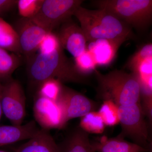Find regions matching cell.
<instances>
[{"label": "cell", "instance_id": "obj_1", "mask_svg": "<svg viewBox=\"0 0 152 152\" xmlns=\"http://www.w3.org/2000/svg\"><path fill=\"white\" fill-rule=\"evenodd\" d=\"M27 62L30 81L38 88L42 82L50 79H56L62 83H88L86 75L79 72L62 48L50 53H37Z\"/></svg>", "mask_w": 152, "mask_h": 152}, {"label": "cell", "instance_id": "obj_2", "mask_svg": "<svg viewBox=\"0 0 152 152\" xmlns=\"http://www.w3.org/2000/svg\"><path fill=\"white\" fill-rule=\"evenodd\" d=\"M74 16L80 22L87 42L98 40L126 41L133 37L132 28L102 9L79 7Z\"/></svg>", "mask_w": 152, "mask_h": 152}, {"label": "cell", "instance_id": "obj_3", "mask_svg": "<svg viewBox=\"0 0 152 152\" xmlns=\"http://www.w3.org/2000/svg\"><path fill=\"white\" fill-rule=\"evenodd\" d=\"M100 97L111 101L118 106L140 103L141 90L136 76L123 70H115L105 75L97 71Z\"/></svg>", "mask_w": 152, "mask_h": 152}, {"label": "cell", "instance_id": "obj_4", "mask_svg": "<svg viewBox=\"0 0 152 152\" xmlns=\"http://www.w3.org/2000/svg\"><path fill=\"white\" fill-rule=\"evenodd\" d=\"M93 3L98 9L138 31H144L151 23V0H98Z\"/></svg>", "mask_w": 152, "mask_h": 152}, {"label": "cell", "instance_id": "obj_5", "mask_svg": "<svg viewBox=\"0 0 152 152\" xmlns=\"http://www.w3.org/2000/svg\"><path fill=\"white\" fill-rule=\"evenodd\" d=\"M118 109L121 132L118 137L129 138L134 143L151 152L148 127L140 103L118 106Z\"/></svg>", "mask_w": 152, "mask_h": 152}, {"label": "cell", "instance_id": "obj_6", "mask_svg": "<svg viewBox=\"0 0 152 152\" xmlns=\"http://www.w3.org/2000/svg\"><path fill=\"white\" fill-rule=\"evenodd\" d=\"M82 0H45L39 12L32 20L48 33L72 19L81 6Z\"/></svg>", "mask_w": 152, "mask_h": 152}, {"label": "cell", "instance_id": "obj_7", "mask_svg": "<svg viewBox=\"0 0 152 152\" xmlns=\"http://www.w3.org/2000/svg\"><path fill=\"white\" fill-rule=\"evenodd\" d=\"M26 99L20 83L10 80L4 85L1 106L4 114L14 126L22 125L26 115Z\"/></svg>", "mask_w": 152, "mask_h": 152}, {"label": "cell", "instance_id": "obj_8", "mask_svg": "<svg viewBox=\"0 0 152 152\" xmlns=\"http://www.w3.org/2000/svg\"><path fill=\"white\" fill-rule=\"evenodd\" d=\"M36 122L41 129H61L66 124L63 110L56 102L37 96L33 107Z\"/></svg>", "mask_w": 152, "mask_h": 152}, {"label": "cell", "instance_id": "obj_9", "mask_svg": "<svg viewBox=\"0 0 152 152\" xmlns=\"http://www.w3.org/2000/svg\"><path fill=\"white\" fill-rule=\"evenodd\" d=\"M56 102L63 110L66 123L82 118L96 107L95 104L84 95L63 86Z\"/></svg>", "mask_w": 152, "mask_h": 152}, {"label": "cell", "instance_id": "obj_10", "mask_svg": "<svg viewBox=\"0 0 152 152\" xmlns=\"http://www.w3.org/2000/svg\"><path fill=\"white\" fill-rule=\"evenodd\" d=\"M19 37L22 54L27 61L37 53L40 44L48 32L31 19L22 18L15 29Z\"/></svg>", "mask_w": 152, "mask_h": 152}, {"label": "cell", "instance_id": "obj_11", "mask_svg": "<svg viewBox=\"0 0 152 152\" xmlns=\"http://www.w3.org/2000/svg\"><path fill=\"white\" fill-rule=\"evenodd\" d=\"M57 36L61 47L69 52L74 58L87 50V40L81 28L72 20L61 25Z\"/></svg>", "mask_w": 152, "mask_h": 152}, {"label": "cell", "instance_id": "obj_12", "mask_svg": "<svg viewBox=\"0 0 152 152\" xmlns=\"http://www.w3.org/2000/svg\"><path fill=\"white\" fill-rule=\"evenodd\" d=\"M40 129L35 121L20 126H0V147L29 140Z\"/></svg>", "mask_w": 152, "mask_h": 152}, {"label": "cell", "instance_id": "obj_13", "mask_svg": "<svg viewBox=\"0 0 152 152\" xmlns=\"http://www.w3.org/2000/svg\"><path fill=\"white\" fill-rule=\"evenodd\" d=\"M16 152H61L49 130L40 129L35 135L17 149Z\"/></svg>", "mask_w": 152, "mask_h": 152}, {"label": "cell", "instance_id": "obj_14", "mask_svg": "<svg viewBox=\"0 0 152 152\" xmlns=\"http://www.w3.org/2000/svg\"><path fill=\"white\" fill-rule=\"evenodd\" d=\"M123 40L101 39L90 42L88 51L90 52L96 64L106 65L113 59L117 50Z\"/></svg>", "mask_w": 152, "mask_h": 152}, {"label": "cell", "instance_id": "obj_15", "mask_svg": "<svg viewBox=\"0 0 152 152\" xmlns=\"http://www.w3.org/2000/svg\"><path fill=\"white\" fill-rule=\"evenodd\" d=\"M91 142L96 152H151L137 144L118 137L108 139L103 137Z\"/></svg>", "mask_w": 152, "mask_h": 152}, {"label": "cell", "instance_id": "obj_16", "mask_svg": "<svg viewBox=\"0 0 152 152\" xmlns=\"http://www.w3.org/2000/svg\"><path fill=\"white\" fill-rule=\"evenodd\" d=\"M58 145L61 152H96L89 134L80 127L70 133Z\"/></svg>", "mask_w": 152, "mask_h": 152}, {"label": "cell", "instance_id": "obj_17", "mask_svg": "<svg viewBox=\"0 0 152 152\" xmlns=\"http://www.w3.org/2000/svg\"><path fill=\"white\" fill-rule=\"evenodd\" d=\"M0 48L18 56L22 54L16 31L1 17Z\"/></svg>", "mask_w": 152, "mask_h": 152}, {"label": "cell", "instance_id": "obj_18", "mask_svg": "<svg viewBox=\"0 0 152 152\" xmlns=\"http://www.w3.org/2000/svg\"><path fill=\"white\" fill-rule=\"evenodd\" d=\"M19 56L0 48V79H10L20 65Z\"/></svg>", "mask_w": 152, "mask_h": 152}, {"label": "cell", "instance_id": "obj_19", "mask_svg": "<svg viewBox=\"0 0 152 152\" xmlns=\"http://www.w3.org/2000/svg\"><path fill=\"white\" fill-rule=\"evenodd\" d=\"M105 126L98 111L90 112L81 118L80 127L88 134H102Z\"/></svg>", "mask_w": 152, "mask_h": 152}, {"label": "cell", "instance_id": "obj_20", "mask_svg": "<svg viewBox=\"0 0 152 152\" xmlns=\"http://www.w3.org/2000/svg\"><path fill=\"white\" fill-rule=\"evenodd\" d=\"M105 126H114L119 124L118 106L111 101H104L98 111Z\"/></svg>", "mask_w": 152, "mask_h": 152}, {"label": "cell", "instance_id": "obj_21", "mask_svg": "<svg viewBox=\"0 0 152 152\" xmlns=\"http://www.w3.org/2000/svg\"><path fill=\"white\" fill-rule=\"evenodd\" d=\"M62 87V83L59 81L49 79L42 82L38 87V95L56 102Z\"/></svg>", "mask_w": 152, "mask_h": 152}, {"label": "cell", "instance_id": "obj_22", "mask_svg": "<svg viewBox=\"0 0 152 152\" xmlns=\"http://www.w3.org/2000/svg\"><path fill=\"white\" fill-rule=\"evenodd\" d=\"M45 0H18L19 13L24 18L31 19L39 12Z\"/></svg>", "mask_w": 152, "mask_h": 152}, {"label": "cell", "instance_id": "obj_23", "mask_svg": "<svg viewBox=\"0 0 152 152\" xmlns=\"http://www.w3.org/2000/svg\"><path fill=\"white\" fill-rule=\"evenodd\" d=\"M74 63L79 72L85 75L94 70L96 65L92 55L87 50L75 58Z\"/></svg>", "mask_w": 152, "mask_h": 152}, {"label": "cell", "instance_id": "obj_24", "mask_svg": "<svg viewBox=\"0 0 152 152\" xmlns=\"http://www.w3.org/2000/svg\"><path fill=\"white\" fill-rule=\"evenodd\" d=\"M150 58H152L151 43L147 44L141 48L131 58L127 66L133 72L141 63Z\"/></svg>", "mask_w": 152, "mask_h": 152}, {"label": "cell", "instance_id": "obj_25", "mask_svg": "<svg viewBox=\"0 0 152 152\" xmlns=\"http://www.w3.org/2000/svg\"><path fill=\"white\" fill-rule=\"evenodd\" d=\"M61 48L57 35L52 32L47 33L40 44L37 52L40 53H50Z\"/></svg>", "mask_w": 152, "mask_h": 152}, {"label": "cell", "instance_id": "obj_26", "mask_svg": "<svg viewBox=\"0 0 152 152\" xmlns=\"http://www.w3.org/2000/svg\"><path fill=\"white\" fill-rule=\"evenodd\" d=\"M18 2V0H0V15L13 9Z\"/></svg>", "mask_w": 152, "mask_h": 152}, {"label": "cell", "instance_id": "obj_27", "mask_svg": "<svg viewBox=\"0 0 152 152\" xmlns=\"http://www.w3.org/2000/svg\"><path fill=\"white\" fill-rule=\"evenodd\" d=\"M3 89H4V85L2 84L0 82V121H1L2 115L3 114L2 110L1 100L2 96Z\"/></svg>", "mask_w": 152, "mask_h": 152}, {"label": "cell", "instance_id": "obj_28", "mask_svg": "<svg viewBox=\"0 0 152 152\" xmlns=\"http://www.w3.org/2000/svg\"><path fill=\"white\" fill-rule=\"evenodd\" d=\"M0 152H7L4 151H0Z\"/></svg>", "mask_w": 152, "mask_h": 152}]
</instances>
